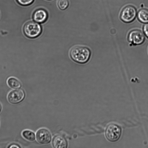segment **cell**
<instances>
[{
    "mask_svg": "<svg viewBox=\"0 0 148 148\" xmlns=\"http://www.w3.org/2000/svg\"><path fill=\"white\" fill-rule=\"evenodd\" d=\"M71 58L75 62L80 64L86 63L91 56L90 50L87 47L78 45L72 47L70 51Z\"/></svg>",
    "mask_w": 148,
    "mask_h": 148,
    "instance_id": "obj_1",
    "label": "cell"
},
{
    "mask_svg": "<svg viewBox=\"0 0 148 148\" xmlns=\"http://www.w3.org/2000/svg\"><path fill=\"white\" fill-rule=\"evenodd\" d=\"M23 31L27 37L33 38L37 37L41 34L42 29L38 23L32 21L25 24L23 27Z\"/></svg>",
    "mask_w": 148,
    "mask_h": 148,
    "instance_id": "obj_2",
    "label": "cell"
},
{
    "mask_svg": "<svg viewBox=\"0 0 148 148\" xmlns=\"http://www.w3.org/2000/svg\"><path fill=\"white\" fill-rule=\"evenodd\" d=\"M121 133V129L118 125L111 123L107 127L105 132V135L107 139L109 141L114 142L117 141L120 138Z\"/></svg>",
    "mask_w": 148,
    "mask_h": 148,
    "instance_id": "obj_3",
    "label": "cell"
},
{
    "mask_svg": "<svg viewBox=\"0 0 148 148\" xmlns=\"http://www.w3.org/2000/svg\"><path fill=\"white\" fill-rule=\"evenodd\" d=\"M25 95L22 89H14L10 91L7 95V99L9 103L16 104L21 102L24 99Z\"/></svg>",
    "mask_w": 148,
    "mask_h": 148,
    "instance_id": "obj_4",
    "label": "cell"
},
{
    "mask_svg": "<svg viewBox=\"0 0 148 148\" xmlns=\"http://www.w3.org/2000/svg\"><path fill=\"white\" fill-rule=\"evenodd\" d=\"M128 40L129 42L134 45H139L144 42L145 35L143 32L140 30H134L129 33Z\"/></svg>",
    "mask_w": 148,
    "mask_h": 148,
    "instance_id": "obj_5",
    "label": "cell"
},
{
    "mask_svg": "<svg viewBox=\"0 0 148 148\" xmlns=\"http://www.w3.org/2000/svg\"><path fill=\"white\" fill-rule=\"evenodd\" d=\"M137 14L135 8L132 6H128L122 10L121 14V20L126 23L132 22L135 18Z\"/></svg>",
    "mask_w": 148,
    "mask_h": 148,
    "instance_id": "obj_6",
    "label": "cell"
},
{
    "mask_svg": "<svg viewBox=\"0 0 148 148\" xmlns=\"http://www.w3.org/2000/svg\"><path fill=\"white\" fill-rule=\"evenodd\" d=\"M37 141L42 144L49 143L51 140V135L50 132L45 128H41L37 131L36 134Z\"/></svg>",
    "mask_w": 148,
    "mask_h": 148,
    "instance_id": "obj_7",
    "label": "cell"
},
{
    "mask_svg": "<svg viewBox=\"0 0 148 148\" xmlns=\"http://www.w3.org/2000/svg\"><path fill=\"white\" fill-rule=\"evenodd\" d=\"M52 143L53 147L55 148H66L67 147L66 140L61 135H58L55 136Z\"/></svg>",
    "mask_w": 148,
    "mask_h": 148,
    "instance_id": "obj_8",
    "label": "cell"
},
{
    "mask_svg": "<svg viewBox=\"0 0 148 148\" xmlns=\"http://www.w3.org/2000/svg\"><path fill=\"white\" fill-rule=\"evenodd\" d=\"M47 14L44 10L40 9L35 11L33 15V18L35 22L38 23H42L47 19Z\"/></svg>",
    "mask_w": 148,
    "mask_h": 148,
    "instance_id": "obj_9",
    "label": "cell"
},
{
    "mask_svg": "<svg viewBox=\"0 0 148 148\" xmlns=\"http://www.w3.org/2000/svg\"><path fill=\"white\" fill-rule=\"evenodd\" d=\"M137 17L140 22L148 23V10L145 9L140 10L137 13Z\"/></svg>",
    "mask_w": 148,
    "mask_h": 148,
    "instance_id": "obj_10",
    "label": "cell"
},
{
    "mask_svg": "<svg viewBox=\"0 0 148 148\" xmlns=\"http://www.w3.org/2000/svg\"><path fill=\"white\" fill-rule=\"evenodd\" d=\"M7 83L10 87L14 89H19L21 86L19 81L14 77L9 78L7 80Z\"/></svg>",
    "mask_w": 148,
    "mask_h": 148,
    "instance_id": "obj_11",
    "label": "cell"
},
{
    "mask_svg": "<svg viewBox=\"0 0 148 148\" xmlns=\"http://www.w3.org/2000/svg\"><path fill=\"white\" fill-rule=\"evenodd\" d=\"M22 135L23 137L27 140L33 141L35 139V133L31 130H24L22 132Z\"/></svg>",
    "mask_w": 148,
    "mask_h": 148,
    "instance_id": "obj_12",
    "label": "cell"
},
{
    "mask_svg": "<svg viewBox=\"0 0 148 148\" xmlns=\"http://www.w3.org/2000/svg\"><path fill=\"white\" fill-rule=\"evenodd\" d=\"M58 5L60 9L64 10L66 9L69 5L68 0H58Z\"/></svg>",
    "mask_w": 148,
    "mask_h": 148,
    "instance_id": "obj_13",
    "label": "cell"
},
{
    "mask_svg": "<svg viewBox=\"0 0 148 148\" xmlns=\"http://www.w3.org/2000/svg\"><path fill=\"white\" fill-rule=\"evenodd\" d=\"M20 5L23 6H27L32 4L34 0H16Z\"/></svg>",
    "mask_w": 148,
    "mask_h": 148,
    "instance_id": "obj_14",
    "label": "cell"
},
{
    "mask_svg": "<svg viewBox=\"0 0 148 148\" xmlns=\"http://www.w3.org/2000/svg\"><path fill=\"white\" fill-rule=\"evenodd\" d=\"M144 34L148 38V23H146L143 27Z\"/></svg>",
    "mask_w": 148,
    "mask_h": 148,
    "instance_id": "obj_15",
    "label": "cell"
},
{
    "mask_svg": "<svg viewBox=\"0 0 148 148\" xmlns=\"http://www.w3.org/2000/svg\"><path fill=\"white\" fill-rule=\"evenodd\" d=\"M9 148H20V147L18 145L16 144H11L8 147Z\"/></svg>",
    "mask_w": 148,
    "mask_h": 148,
    "instance_id": "obj_16",
    "label": "cell"
},
{
    "mask_svg": "<svg viewBox=\"0 0 148 148\" xmlns=\"http://www.w3.org/2000/svg\"><path fill=\"white\" fill-rule=\"evenodd\" d=\"M2 109V106L1 103H0V112L1 111Z\"/></svg>",
    "mask_w": 148,
    "mask_h": 148,
    "instance_id": "obj_17",
    "label": "cell"
}]
</instances>
